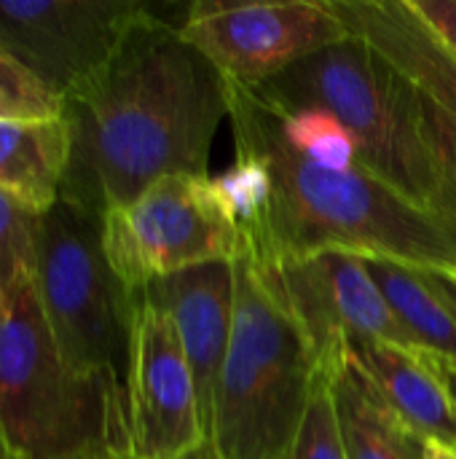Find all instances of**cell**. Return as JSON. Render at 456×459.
Masks as SVG:
<instances>
[{"label":"cell","instance_id":"d6986e66","mask_svg":"<svg viewBox=\"0 0 456 459\" xmlns=\"http://www.w3.org/2000/svg\"><path fill=\"white\" fill-rule=\"evenodd\" d=\"M43 212L0 188V299L35 277Z\"/></svg>","mask_w":456,"mask_h":459},{"label":"cell","instance_id":"4316f807","mask_svg":"<svg viewBox=\"0 0 456 459\" xmlns=\"http://www.w3.org/2000/svg\"><path fill=\"white\" fill-rule=\"evenodd\" d=\"M0 459H22L16 452H13V449H11V446H8V444H5V438H3V436H0Z\"/></svg>","mask_w":456,"mask_h":459},{"label":"cell","instance_id":"ac0fdd59","mask_svg":"<svg viewBox=\"0 0 456 459\" xmlns=\"http://www.w3.org/2000/svg\"><path fill=\"white\" fill-rule=\"evenodd\" d=\"M274 108V105H271ZM277 110V108H274ZM280 129L285 140L309 161L328 169H352L357 167V145L347 126L328 110L304 108V110H277Z\"/></svg>","mask_w":456,"mask_h":459},{"label":"cell","instance_id":"44dd1931","mask_svg":"<svg viewBox=\"0 0 456 459\" xmlns=\"http://www.w3.org/2000/svg\"><path fill=\"white\" fill-rule=\"evenodd\" d=\"M277 459H347L341 430H339V417H336V403H333V390H331V374L323 368L309 409L285 446V452Z\"/></svg>","mask_w":456,"mask_h":459},{"label":"cell","instance_id":"484cf974","mask_svg":"<svg viewBox=\"0 0 456 459\" xmlns=\"http://www.w3.org/2000/svg\"><path fill=\"white\" fill-rule=\"evenodd\" d=\"M435 274V280L441 282V288H443V293L449 296V301H452V307L456 309V280L452 274H443V272H433Z\"/></svg>","mask_w":456,"mask_h":459},{"label":"cell","instance_id":"5bb4252c","mask_svg":"<svg viewBox=\"0 0 456 459\" xmlns=\"http://www.w3.org/2000/svg\"><path fill=\"white\" fill-rule=\"evenodd\" d=\"M382 401L422 441L456 449V393L452 374L411 347L360 342L347 350Z\"/></svg>","mask_w":456,"mask_h":459},{"label":"cell","instance_id":"7c38bea8","mask_svg":"<svg viewBox=\"0 0 456 459\" xmlns=\"http://www.w3.org/2000/svg\"><path fill=\"white\" fill-rule=\"evenodd\" d=\"M234 285V261H215L140 288V293L156 304L177 331L194 374L207 438L215 411L218 379L231 339Z\"/></svg>","mask_w":456,"mask_h":459},{"label":"cell","instance_id":"9a60e30c","mask_svg":"<svg viewBox=\"0 0 456 459\" xmlns=\"http://www.w3.org/2000/svg\"><path fill=\"white\" fill-rule=\"evenodd\" d=\"M363 261L411 347L456 377V309L435 274L379 255Z\"/></svg>","mask_w":456,"mask_h":459},{"label":"cell","instance_id":"e0dca14e","mask_svg":"<svg viewBox=\"0 0 456 459\" xmlns=\"http://www.w3.org/2000/svg\"><path fill=\"white\" fill-rule=\"evenodd\" d=\"M73 134L67 118L0 121V188L46 212L59 202L70 167Z\"/></svg>","mask_w":456,"mask_h":459},{"label":"cell","instance_id":"f1b7e54d","mask_svg":"<svg viewBox=\"0 0 456 459\" xmlns=\"http://www.w3.org/2000/svg\"><path fill=\"white\" fill-rule=\"evenodd\" d=\"M452 277H454V280H456V274H452Z\"/></svg>","mask_w":456,"mask_h":459},{"label":"cell","instance_id":"6da1fadb","mask_svg":"<svg viewBox=\"0 0 456 459\" xmlns=\"http://www.w3.org/2000/svg\"><path fill=\"white\" fill-rule=\"evenodd\" d=\"M73 134L59 199L99 218L167 175H210L218 126L228 118V81L153 11L113 62L65 102Z\"/></svg>","mask_w":456,"mask_h":459},{"label":"cell","instance_id":"7a4b0ae2","mask_svg":"<svg viewBox=\"0 0 456 459\" xmlns=\"http://www.w3.org/2000/svg\"><path fill=\"white\" fill-rule=\"evenodd\" d=\"M234 148L255 153L269 172V207L239 253L277 266L320 250L379 255L425 272L456 274V229L414 204L363 167L328 169L282 134L277 110L250 86L228 81Z\"/></svg>","mask_w":456,"mask_h":459},{"label":"cell","instance_id":"603a6c76","mask_svg":"<svg viewBox=\"0 0 456 459\" xmlns=\"http://www.w3.org/2000/svg\"><path fill=\"white\" fill-rule=\"evenodd\" d=\"M427 105V121H430V132L435 140V148L452 175V180L456 183V118H452L449 113H443L441 108H435L430 100H425Z\"/></svg>","mask_w":456,"mask_h":459},{"label":"cell","instance_id":"5b68a950","mask_svg":"<svg viewBox=\"0 0 456 459\" xmlns=\"http://www.w3.org/2000/svg\"><path fill=\"white\" fill-rule=\"evenodd\" d=\"M234 280L210 441L223 459H277L309 409L323 366L263 266L239 253Z\"/></svg>","mask_w":456,"mask_h":459},{"label":"cell","instance_id":"3957f363","mask_svg":"<svg viewBox=\"0 0 456 459\" xmlns=\"http://www.w3.org/2000/svg\"><path fill=\"white\" fill-rule=\"evenodd\" d=\"M253 91L285 113H333L357 145V167L456 229V183L435 148L425 97L366 40L352 35Z\"/></svg>","mask_w":456,"mask_h":459},{"label":"cell","instance_id":"52a82bcc","mask_svg":"<svg viewBox=\"0 0 456 459\" xmlns=\"http://www.w3.org/2000/svg\"><path fill=\"white\" fill-rule=\"evenodd\" d=\"M102 245L113 272L140 290L202 264L234 261L242 242L212 175H167L102 218Z\"/></svg>","mask_w":456,"mask_h":459},{"label":"cell","instance_id":"d4e9b609","mask_svg":"<svg viewBox=\"0 0 456 459\" xmlns=\"http://www.w3.org/2000/svg\"><path fill=\"white\" fill-rule=\"evenodd\" d=\"M177 459H223L220 457V452L215 449V444L207 438L204 444H199L196 449H191V452H185L183 457H177Z\"/></svg>","mask_w":456,"mask_h":459},{"label":"cell","instance_id":"7402d4cb","mask_svg":"<svg viewBox=\"0 0 456 459\" xmlns=\"http://www.w3.org/2000/svg\"><path fill=\"white\" fill-rule=\"evenodd\" d=\"M409 5L456 56V0H409Z\"/></svg>","mask_w":456,"mask_h":459},{"label":"cell","instance_id":"ffe728a7","mask_svg":"<svg viewBox=\"0 0 456 459\" xmlns=\"http://www.w3.org/2000/svg\"><path fill=\"white\" fill-rule=\"evenodd\" d=\"M65 116V100L0 46V121H48Z\"/></svg>","mask_w":456,"mask_h":459},{"label":"cell","instance_id":"ba28073f","mask_svg":"<svg viewBox=\"0 0 456 459\" xmlns=\"http://www.w3.org/2000/svg\"><path fill=\"white\" fill-rule=\"evenodd\" d=\"M180 35L207 56L226 81L261 86L296 62L349 35L333 3H215L196 0L177 19Z\"/></svg>","mask_w":456,"mask_h":459},{"label":"cell","instance_id":"4fadbf2b","mask_svg":"<svg viewBox=\"0 0 456 459\" xmlns=\"http://www.w3.org/2000/svg\"><path fill=\"white\" fill-rule=\"evenodd\" d=\"M349 35L400 70L425 100L456 118V56L409 0H331Z\"/></svg>","mask_w":456,"mask_h":459},{"label":"cell","instance_id":"2e32d148","mask_svg":"<svg viewBox=\"0 0 456 459\" xmlns=\"http://www.w3.org/2000/svg\"><path fill=\"white\" fill-rule=\"evenodd\" d=\"M325 371L331 374L347 459H422L425 441L382 401L349 352H344Z\"/></svg>","mask_w":456,"mask_h":459},{"label":"cell","instance_id":"277c9868","mask_svg":"<svg viewBox=\"0 0 456 459\" xmlns=\"http://www.w3.org/2000/svg\"><path fill=\"white\" fill-rule=\"evenodd\" d=\"M0 436L22 459H132L126 390L62 358L32 277L0 299Z\"/></svg>","mask_w":456,"mask_h":459},{"label":"cell","instance_id":"9c48e42d","mask_svg":"<svg viewBox=\"0 0 456 459\" xmlns=\"http://www.w3.org/2000/svg\"><path fill=\"white\" fill-rule=\"evenodd\" d=\"M153 11L142 0H0V46L67 102Z\"/></svg>","mask_w":456,"mask_h":459},{"label":"cell","instance_id":"8fae6325","mask_svg":"<svg viewBox=\"0 0 456 459\" xmlns=\"http://www.w3.org/2000/svg\"><path fill=\"white\" fill-rule=\"evenodd\" d=\"M126 417L132 459H177L207 441L177 331L140 290L126 374Z\"/></svg>","mask_w":456,"mask_h":459},{"label":"cell","instance_id":"83f0119b","mask_svg":"<svg viewBox=\"0 0 456 459\" xmlns=\"http://www.w3.org/2000/svg\"><path fill=\"white\" fill-rule=\"evenodd\" d=\"M452 385H454V393H456V377H452Z\"/></svg>","mask_w":456,"mask_h":459},{"label":"cell","instance_id":"cb8c5ba5","mask_svg":"<svg viewBox=\"0 0 456 459\" xmlns=\"http://www.w3.org/2000/svg\"><path fill=\"white\" fill-rule=\"evenodd\" d=\"M422 459H456V449L435 444V441H425V455Z\"/></svg>","mask_w":456,"mask_h":459},{"label":"cell","instance_id":"30bf717a","mask_svg":"<svg viewBox=\"0 0 456 459\" xmlns=\"http://www.w3.org/2000/svg\"><path fill=\"white\" fill-rule=\"evenodd\" d=\"M263 269L306 331L323 368L360 342L411 347L363 255L320 250Z\"/></svg>","mask_w":456,"mask_h":459},{"label":"cell","instance_id":"8992f818","mask_svg":"<svg viewBox=\"0 0 456 459\" xmlns=\"http://www.w3.org/2000/svg\"><path fill=\"white\" fill-rule=\"evenodd\" d=\"M32 285L62 358L126 390L137 290L105 255L102 218L67 199L48 207Z\"/></svg>","mask_w":456,"mask_h":459}]
</instances>
